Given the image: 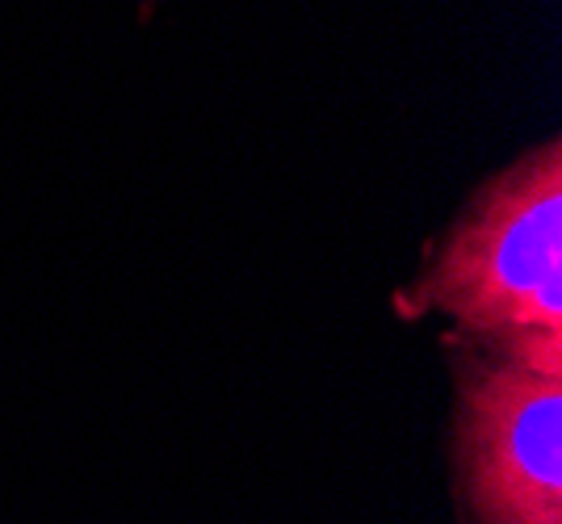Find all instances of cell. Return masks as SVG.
<instances>
[{"instance_id":"cell-1","label":"cell","mask_w":562,"mask_h":524,"mask_svg":"<svg viewBox=\"0 0 562 524\" xmlns=\"http://www.w3.org/2000/svg\"><path fill=\"white\" fill-rule=\"evenodd\" d=\"M412 310H446L483 335H562V147H533L474 193L437 248Z\"/></svg>"},{"instance_id":"cell-2","label":"cell","mask_w":562,"mask_h":524,"mask_svg":"<svg viewBox=\"0 0 562 524\" xmlns=\"http://www.w3.org/2000/svg\"><path fill=\"white\" fill-rule=\"evenodd\" d=\"M458 462L479 524H562V378L513 361L462 381Z\"/></svg>"}]
</instances>
